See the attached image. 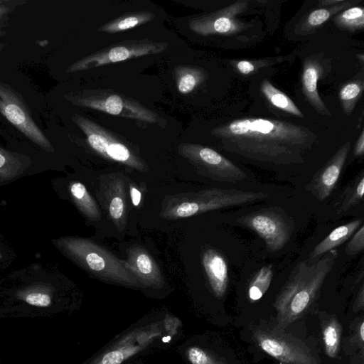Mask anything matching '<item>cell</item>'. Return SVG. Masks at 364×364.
I'll return each instance as SVG.
<instances>
[{"instance_id":"1","label":"cell","mask_w":364,"mask_h":364,"mask_svg":"<svg viewBox=\"0 0 364 364\" xmlns=\"http://www.w3.org/2000/svg\"><path fill=\"white\" fill-rule=\"evenodd\" d=\"M227 151L275 165L303 163L317 135L309 128L274 119L243 118L213 128Z\"/></svg>"},{"instance_id":"2","label":"cell","mask_w":364,"mask_h":364,"mask_svg":"<svg viewBox=\"0 0 364 364\" xmlns=\"http://www.w3.org/2000/svg\"><path fill=\"white\" fill-rule=\"evenodd\" d=\"M332 250L314 262L301 261L292 269L274 302L276 328L282 330L299 318L316 300L338 258Z\"/></svg>"},{"instance_id":"3","label":"cell","mask_w":364,"mask_h":364,"mask_svg":"<svg viewBox=\"0 0 364 364\" xmlns=\"http://www.w3.org/2000/svg\"><path fill=\"white\" fill-rule=\"evenodd\" d=\"M58 245L69 258L93 277L123 286L141 287L126 260L95 242L70 237L60 239Z\"/></svg>"},{"instance_id":"4","label":"cell","mask_w":364,"mask_h":364,"mask_svg":"<svg viewBox=\"0 0 364 364\" xmlns=\"http://www.w3.org/2000/svg\"><path fill=\"white\" fill-rule=\"evenodd\" d=\"M264 192L235 188H212L169 196L164 200L161 215L173 220L206 212L257 203L268 198Z\"/></svg>"},{"instance_id":"5","label":"cell","mask_w":364,"mask_h":364,"mask_svg":"<svg viewBox=\"0 0 364 364\" xmlns=\"http://www.w3.org/2000/svg\"><path fill=\"white\" fill-rule=\"evenodd\" d=\"M64 98L73 105L92 109L144 123H160L163 119L136 100L110 90H88L67 94Z\"/></svg>"},{"instance_id":"6","label":"cell","mask_w":364,"mask_h":364,"mask_svg":"<svg viewBox=\"0 0 364 364\" xmlns=\"http://www.w3.org/2000/svg\"><path fill=\"white\" fill-rule=\"evenodd\" d=\"M237 222L257 233L270 253L281 250L287 245L294 228L292 218L276 206L242 215L237 218Z\"/></svg>"},{"instance_id":"7","label":"cell","mask_w":364,"mask_h":364,"mask_svg":"<svg viewBox=\"0 0 364 364\" xmlns=\"http://www.w3.org/2000/svg\"><path fill=\"white\" fill-rule=\"evenodd\" d=\"M72 120L85 134L92 149L105 159L139 171H148L146 163L110 131L78 114H73Z\"/></svg>"},{"instance_id":"8","label":"cell","mask_w":364,"mask_h":364,"mask_svg":"<svg viewBox=\"0 0 364 364\" xmlns=\"http://www.w3.org/2000/svg\"><path fill=\"white\" fill-rule=\"evenodd\" d=\"M178 153L199 174L211 180L236 183L247 177L240 167L211 148L185 142L178 146Z\"/></svg>"},{"instance_id":"9","label":"cell","mask_w":364,"mask_h":364,"mask_svg":"<svg viewBox=\"0 0 364 364\" xmlns=\"http://www.w3.org/2000/svg\"><path fill=\"white\" fill-rule=\"evenodd\" d=\"M0 114L35 144L54 152L51 142L35 122L21 95L10 85L0 81Z\"/></svg>"},{"instance_id":"10","label":"cell","mask_w":364,"mask_h":364,"mask_svg":"<svg viewBox=\"0 0 364 364\" xmlns=\"http://www.w3.org/2000/svg\"><path fill=\"white\" fill-rule=\"evenodd\" d=\"M253 336L259 346L283 364H320L300 340L274 328H256Z\"/></svg>"},{"instance_id":"11","label":"cell","mask_w":364,"mask_h":364,"mask_svg":"<svg viewBox=\"0 0 364 364\" xmlns=\"http://www.w3.org/2000/svg\"><path fill=\"white\" fill-rule=\"evenodd\" d=\"M167 46L165 42L148 39L124 41L78 60L68 67L66 73L85 70L133 58L161 53Z\"/></svg>"},{"instance_id":"12","label":"cell","mask_w":364,"mask_h":364,"mask_svg":"<svg viewBox=\"0 0 364 364\" xmlns=\"http://www.w3.org/2000/svg\"><path fill=\"white\" fill-rule=\"evenodd\" d=\"M247 6V1H237L215 12L193 18L188 26L192 31L201 36L240 32L249 25L238 21L236 16L246 10Z\"/></svg>"},{"instance_id":"13","label":"cell","mask_w":364,"mask_h":364,"mask_svg":"<svg viewBox=\"0 0 364 364\" xmlns=\"http://www.w3.org/2000/svg\"><path fill=\"white\" fill-rule=\"evenodd\" d=\"M350 149V142L342 145L306 185V191L318 202L327 199L336 188Z\"/></svg>"},{"instance_id":"14","label":"cell","mask_w":364,"mask_h":364,"mask_svg":"<svg viewBox=\"0 0 364 364\" xmlns=\"http://www.w3.org/2000/svg\"><path fill=\"white\" fill-rule=\"evenodd\" d=\"M157 329L136 330L129 333L90 364H121L146 347L160 335Z\"/></svg>"},{"instance_id":"15","label":"cell","mask_w":364,"mask_h":364,"mask_svg":"<svg viewBox=\"0 0 364 364\" xmlns=\"http://www.w3.org/2000/svg\"><path fill=\"white\" fill-rule=\"evenodd\" d=\"M126 262L141 287H162L164 283L162 273L154 259L143 247L138 245L130 247Z\"/></svg>"},{"instance_id":"16","label":"cell","mask_w":364,"mask_h":364,"mask_svg":"<svg viewBox=\"0 0 364 364\" xmlns=\"http://www.w3.org/2000/svg\"><path fill=\"white\" fill-rule=\"evenodd\" d=\"M202 264L210 287L218 298L226 293L228 282V264L224 255L214 248H206L202 253Z\"/></svg>"},{"instance_id":"17","label":"cell","mask_w":364,"mask_h":364,"mask_svg":"<svg viewBox=\"0 0 364 364\" xmlns=\"http://www.w3.org/2000/svg\"><path fill=\"white\" fill-rule=\"evenodd\" d=\"M106 185L103 189L106 196L105 206L115 225L119 230H123L127 224V215L124 184L122 179L112 178L107 181Z\"/></svg>"},{"instance_id":"18","label":"cell","mask_w":364,"mask_h":364,"mask_svg":"<svg viewBox=\"0 0 364 364\" xmlns=\"http://www.w3.org/2000/svg\"><path fill=\"white\" fill-rule=\"evenodd\" d=\"M361 225L362 219L356 218L333 229L314 247L307 260L314 262L329 251L336 250L338 246L348 240Z\"/></svg>"},{"instance_id":"19","label":"cell","mask_w":364,"mask_h":364,"mask_svg":"<svg viewBox=\"0 0 364 364\" xmlns=\"http://www.w3.org/2000/svg\"><path fill=\"white\" fill-rule=\"evenodd\" d=\"M321 65L315 60H306L304 65L301 78L303 91L311 106L318 112L323 115L329 116L331 113L321 99L317 89V82L321 73Z\"/></svg>"},{"instance_id":"20","label":"cell","mask_w":364,"mask_h":364,"mask_svg":"<svg viewBox=\"0 0 364 364\" xmlns=\"http://www.w3.org/2000/svg\"><path fill=\"white\" fill-rule=\"evenodd\" d=\"M364 170L360 171L343 189L336 203V213L341 215L359 205L363 200Z\"/></svg>"},{"instance_id":"21","label":"cell","mask_w":364,"mask_h":364,"mask_svg":"<svg viewBox=\"0 0 364 364\" xmlns=\"http://www.w3.org/2000/svg\"><path fill=\"white\" fill-rule=\"evenodd\" d=\"M69 190L74 203L86 218L92 221H99L101 219L100 208L82 183H70Z\"/></svg>"},{"instance_id":"22","label":"cell","mask_w":364,"mask_h":364,"mask_svg":"<svg viewBox=\"0 0 364 364\" xmlns=\"http://www.w3.org/2000/svg\"><path fill=\"white\" fill-rule=\"evenodd\" d=\"M154 17V14L146 11L130 13L104 23L99 28L98 31L114 33L126 31L146 23Z\"/></svg>"},{"instance_id":"23","label":"cell","mask_w":364,"mask_h":364,"mask_svg":"<svg viewBox=\"0 0 364 364\" xmlns=\"http://www.w3.org/2000/svg\"><path fill=\"white\" fill-rule=\"evenodd\" d=\"M173 73L178 90L181 94L191 93L205 79L203 70L193 66H178L175 68Z\"/></svg>"},{"instance_id":"24","label":"cell","mask_w":364,"mask_h":364,"mask_svg":"<svg viewBox=\"0 0 364 364\" xmlns=\"http://www.w3.org/2000/svg\"><path fill=\"white\" fill-rule=\"evenodd\" d=\"M261 91L266 99L274 107L295 116L303 117L302 112L286 94L276 88L269 80L261 84Z\"/></svg>"},{"instance_id":"25","label":"cell","mask_w":364,"mask_h":364,"mask_svg":"<svg viewBox=\"0 0 364 364\" xmlns=\"http://www.w3.org/2000/svg\"><path fill=\"white\" fill-rule=\"evenodd\" d=\"M29 164L30 160L26 156L9 151L0 146V178L1 179L13 178Z\"/></svg>"},{"instance_id":"26","label":"cell","mask_w":364,"mask_h":364,"mask_svg":"<svg viewBox=\"0 0 364 364\" xmlns=\"http://www.w3.org/2000/svg\"><path fill=\"white\" fill-rule=\"evenodd\" d=\"M342 326L336 318L331 317L322 324V335L327 355L333 358L336 357L341 341Z\"/></svg>"},{"instance_id":"27","label":"cell","mask_w":364,"mask_h":364,"mask_svg":"<svg viewBox=\"0 0 364 364\" xmlns=\"http://www.w3.org/2000/svg\"><path fill=\"white\" fill-rule=\"evenodd\" d=\"M273 278V267L272 264L261 267L250 281L247 294L250 301L260 299L268 290Z\"/></svg>"},{"instance_id":"28","label":"cell","mask_w":364,"mask_h":364,"mask_svg":"<svg viewBox=\"0 0 364 364\" xmlns=\"http://www.w3.org/2000/svg\"><path fill=\"white\" fill-rule=\"evenodd\" d=\"M334 21L343 29H362L364 27V9L360 6L350 7L335 16Z\"/></svg>"},{"instance_id":"29","label":"cell","mask_w":364,"mask_h":364,"mask_svg":"<svg viewBox=\"0 0 364 364\" xmlns=\"http://www.w3.org/2000/svg\"><path fill=\"white\" fill-rule=\"evenodd\" d=\"M352 3V1H343L341 4L333 5L328 8L314 10L308 16L304 22V25L308 29L316 28L326 22L331 16L351 5Z\"/></svg>"},{"instance_id":"30","label":"cell","mask_w":364,"mask_h":364,"mask_svg":"<svg viewBox=\"0 0 364 364\" xmlns=\"http://www.w3.org/2000/svg\"><path fill=\"white\" fill-rule=\"evenodd\" d=\"M363 82H350L345 85L340 90L339 97L342 107L346 114H350L363 92Z\"/></svg>"},{"instance_id":"31","label":"cell","mask_w":364,"mask_h":364,"mask_svg":"<svg viewBox=\"0 0 364 364\" xmlns=\"http://www.w3.org/2000/svg\"><path fill=\"white\" fill-rule=\"evenodd\" d=\"M186 355L191 364H228L224 359L197 346L188 348Z\"/></svg>"},{"instance_id":"32","label":"cell","mask_w":364,"mask_h":364,"mask_svg":"<svg viewBox=\"0 0 364 364\" xmlns=\"http://www.w3.org/2000/svg\"><path fill=\"white\" fill-rule=\"evenodd\" d=\"M21 298L26 304L36 307H48L52 303V297L49 293L38 289L28 291L22 294Z\"/></svg>"},{"instance_id":"33","label":"cell","mask_w":364,"mask_h":364,"mask_svg":"<svg viewBox=\"0 0 364 364\" xmlns=\"http://www.w3.org/2000/svg\"><path fill=\"white\" fill-rule=\"evenodd\" d=\"M364 248V226L360 228L350 237L345 248L347 255L353 256L360 252Z\"/></svg>"},{"instance_id":"34","label":"cell","mask_w":364,"mask_h":364,"mask_svg":"<svg viewBox=\"0 0 364 364\" xmlns=\"http://www.w3.org/2000/svg\"><path fill=\"white\" fill-rule=\"evenodd\" d=\"M27 0H0V21L13 13L16 7L28 4Z\"/></svg>"},{"instance_id":"35","label":"cell","mask_w":364,"mask_h":364,"mask_svg":"<svg viewBox=\"0 0 364 364\" xmlns=\"http://www.w3.org/2000/svg\"><path fill=\"white\" fill-rule=\"evenodd\" d=\"M237 68L243 75H247L255 70V65L247 60H240L237 63Z\"/></svg>"},{"instance_id":"36","label":"cell","mask_w":364,"mask_h":364,"mask_svg":"<svg viewBox=\"0 0 364 364\" xmlns=\"http://www.w3.org/2000/svg\"><path fill=\"white\" fill-rule=\"evenodd\" d=\"M129 192H130V198L132 200V203L133 205L135 207H137L140 202L141 198V193L139 189H137L135 186L133 185H130L129 186Z\"/></svg>"},{"instance_id":"37","label":"cell","mask_w":364,"mask_h":364,"mask_svg":"<svg viewBox=\"0 0 364 364\" xmlns=\"http://www.w3.org/2000/svg\"><path fill=\"white\" fill-rule=\"evenodd\" d=\"M364 154V131L363 130L358 137L354 149V154L355 156H363Z\"/></svg>"},{"instance_id":"38","label":"cell","mask_w":364,"mask_h":364,"mask_svg":"<svg viewBox=\"0 0 364 364\" xmlns=\"http://www.w3.org/2000/svg\"><path fill=\"white\" fill-rule=\"evenodd\" d=\"M363 297H364V288H363V284H362L360 288V291L358 294V296L355 299V307H356L358 309H363V304H364V299H363L364 298Z\"/></svg>"},{"instance_id":"39","label":"cell","mask_w":364,"mask_h":364,"mask_svg":"<svg viewBox=\"0 0 364 364\" xmlns=\"http://www.w3.org/2000/svg\"><path fill=\"white\" fill-rule=\"evenodd\" d=\"M343 1H343V0H326V1H322L321 2V4H322V6H333V5H337V4H341Z\"/></svg>"},{"instance_id":"40","label":"cell","mask_w":364,"mask_h":364,"mask_svg":"<svg viewBox=\"0 0 364 364\" xmlns=\"http://www.w3.org/2000/svg\"><path fill=\"white\" fill-rule=\"evenodd\" d=\"M363 326H364V323H363V322H361V323H360V325L359 333H360V341H361L362 343H363V336H364V333H363V331H364Z\"/></svg>"},{"instance_id":"41","label":"cell","mask_w":364,"mask_h":364,"mask_svg":"<svg viewBox=\"0 0 364 364\" xmlns=\"http://www.w3.org/2000/svg\"><path fill=\"white\" fill-rule=\"evenodd\" d=\"M6 46V44L0 43V51H1Z\"/></svg>"},{"instance_id":"42","label":"cell","mask_w":364,"mask_h":364,"mask_svg":"<svg viewBox=\"0 0 364 364\" xmlns=\"http://www.w3.org/2000/svg\"><path fill=\"white\" fill-rule=\"evenodd\" d=\"M5 35V33L1 30V28L0 26V38Z\"/></svg>"}]
</instances>
